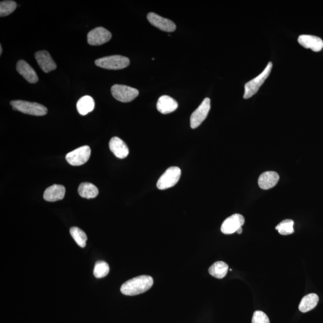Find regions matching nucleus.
Here are the masks:
<instances>
[{
  "label": "nucleus",
  "mask_w": 323,
  "mask_h": 323,
  "mask_svg": "<svg viewBox=\"0 0 323 323\" xmlns=\"http://www.w3.org/2000/svg\"><path fill=\"white\" fill-rule=\"evenodd\" d=\"M153 279L150 276L142 275L129 279L121 288L122 294L135 296L145 293L153 286Z\"/></svg>",
  "instance_id": "f257e3e1"
},
{
  "label": "nucleus",
  "mask_w": 323,
  "mask_h": 323,
  "mask_svg": "<svg viewBox=\"0 0 323 323\" xmlns=\"http://www.w3.org/2000/svg\"><path fill=\"white\" fill-rule=\"evenodd\" d=\"M273 64L270 62L266 67L263 72L253 78L245 85V91H244V99H248L257 93L260 87L264 83L265 81L270 75L272 70Z\"/></svg>",
  "instance_id": "f03ea898"
},
{
  "label": "nucleus",
  "mask_w": 323,
  "mask_h": 323,
  "mask_svg": "<svg viewBox=\"0 0 323 323\" xmlns=\"http://www.w3.org/2000/svg\"><path fill=\"white\" fill-rule=\"evenodd\" d=\"M13 110L21 111L27 115L33 116H44L48 113L47 108L37 102H31L22 100H15L10 102Z\"/></svg>",
  "instance_id": "7ed1b4c3"
},
{
  "label": "nucleus",
  "mask_w": 323,
  "mask_h": 323,
  "mask_svg": "<svg viewBox=\"0 0 323 323\" xmlns=\"http://www.w3.org/2000/svg\"><path fill=\"white\" fill-rule=\"evenodd\" d=\"M96 66L107 70H121L129 66L130 61L127 57L121 55L105 56L97 59Z\"/></svg>",
  "instance_id": "20e7f679"
},
{
  "label": "nucleus",
  "mask_w": 323,
  "mask_h": 323,
  "mask_svg": "<svg viewBox=\"0 0 323 323\" xmlns=\"http://www.w3.org/2000/svg\"><path fill=\"white\" fill-rule=\"evenodd\" d=\"M181 174V170L178 167H172L168 168L157 181V188L165 190L174 186L180 180Z\"/></svg>",
  "instance_id": "39448f33"
},
{
  "label": "nucleus",
  "mask_w": 323,
  "mask_h": 323,
  "mask_svg": "<svg viewBox=\"0 0 323 323\" xmlns=\"http://www.w3.org/2000/svg\"><path fill=\"white\" fill-rule=\"evenodd\" d=\"M111 94L115 99L122 102H129L139 94L137 89L126 85H115L111 87Z\"/></svg>",
  "instance_id": "423d86ee"
},
{
  "label": "nucleus",
  "mask_w": 323,
  "mask_h": 323,
  "mask_svg": "<svg viewBox=\"0 0 323 323\" xmlns=\"http://www.w3.org/2000/svg\"><path fill=\"white\" fill-rule=\"evenodd\" d=\"M91 153V149L89 146L80 147L68 153L66 160L73 166H80L85 164L90 158Z\"/></svg>",
  "instance_id": "0eeeda50"
},
{
  "label": "nucleus",
  "mask_w": 323,
  "mask_h": 323,
  "mask_svg": "<svg viewBox=\"0 0 323 323\" xmlns=\"http://www.w3.org/2000/svg\"><path fill=\"white\" fill-rule=\"evenodd\" d=\"M211 101L206 98L197 109L192 113L191 118V126L192 129L197 128L205 120L211 108Z\"/></svg>",
  "instance_id": "6e6552de"
},
{
  "label": "nucleus",
  "mask_w": 323,
  "mask_h": 323,
  "mask_svg": "<svg viewBox=\"0 0 323 323\" xmlns=\"http://www.w3.org/2000/svg\"><path fill=\"white\" fill-rule=\"evenodd\" d=\"M111 34L103 27H97L88 34V43L92 46H100L107 43L111 39Z\"/></svg>",
  "instance_id": "1a4fd4ad"
},
{
  "label": "nucleus",
  "mask_w": 323,
  "mask_h": 323,
  "mask_svg": "<svg viewBox=\"0 0 323 323\" xmlns=\"http://www.w3.org/2000/svg\"><path fill=\"white\" fill-rule=\"evenodd\" d=\"M245 223V219L240 214H235L228 217L223 223L221 226V231L224 234L229 235L237 232L239 228L243 226Z\"/></svg>",
  "instance_id": "9d476101"
},
{
  "label": "nucleus",
  "mask_w": 323,
  "mask_h": 323,
  "mask_svg": "<svg viewBox=\"0 0 323 323\" xmlns=\"http://www.w3.org/2000/svg\"><path fill=\"white\" fill-rule=\"evenodd\" d=\"M148 19L151 25L166 32H173L175 30L176 25L172 21L161 17L154 13H149Z\"/></svg>",
  "instance_id": "9b49d317"
},
{
  "label": "nucleus",
  "mask_w": 323,
  "mask_h": 323,
  "mask_svg": "<svg viewBox=\"0 0 323 323\" xmlns=\"http://www.w3.org/2000/svg\"><path fill=\"white\" fill-rule=\"evenodd\" d=\"M35 58L41 69L45 73H50L56 69V64L48 51L46 50L37 51L35 54Z\"/></svg>",
  "instance_id": "f8f14e48"
},
{
  "label": "nucleus",
  "mask_w": 323,
  "mask_h": 323,
  "mask_svg": "<svg viewBox=\"0 0 323 323\" xmlns=\"http://www.w3.org/2000/svg\"><path fill=\"white\" fill-rule=\"evenodd\" d=\"M298 42L306 49H310L314 51H320L323 48V41L320 37L311 35H301L298 38Z\"/></svg>",
  "instance_id": "ddd939ff"
},
{
  "label": "nucleus",
  "mask_w": 323,
  "mask_h": 323,
  "mask_svg": "<svg viewBox=\"0 0 323 323\" xmlns=\"http://www.w3.org/2000/svg\"><path fill=\"white\" fill-rule=\"evenodd\" d=\"M109 147L110 150L119 159H124L128 156V148L124 141L119 137H115L111 138Z\"/></svg>",
  "instance_id": "4468645a"
},
{
  "label": "nucleus",
  "mask_w": 323,
  "mask_h": 323,
  "mask_svg": "<svg viewBox=\"0 0 323 323\" xmlns=\"http://www.w3.org/2000/svg\"><path fill=\"white\" fill-rule=\"evenodd\" d=\"M16 70L25 80L30 83H36L39 77L34 70L27 62L24 60L19 61L16 65Z\"/></svg>",
  "instance_id": "2eb2a0df"
},
{
  "label": "nucleus",
  "mask_w": 323,
  "mask_h": 323,
  "mask_svg": "<svg viewBox=\"0 0 323 323\" xmlns=\"http://www.w3.org/2000/svg\"><path fill=\"white\" fill-rule=\"evenodd\" d=\"M65 194H66V188L64 186L59 184H54L46 189L43 198L46 201L55 202L63 199Z\"/></svg>",
  "instance_id": "dca6fc26"
},
{
  "label": "nucleus",
  "mask_w": 323,
  "mask_h": 323,
  "mask_svg": "<svg viewBox=\"0 0 323 323\" xmlns=\"http://www.w3.org/2000/svg\"><path fill=\"white\" fill-rule=\"evenodd\" d=\"M178 103L173 98L163 96L159 98L157 103V109L162 114H169L177 110Z\"/></svg>",
  "instance_id": "f3484780"
},
{
  "label": "nucleus",
  "mask_w": 323,
  "mask_h": 323,
  "mask_svg": "<svg viewBox=\"0 0 323 323\" xmlns=\"http://www.w3.org/2000/svg\"><path fill=\"white\" fill-rule=\"evenodd\" d=\"M279 177L277 173L268 172L260 175L258 184L262 189L268 190L273 188L278 183Z\"/></svg>",
  "instance_id": "a211bd4d"
},
{
  "label": "nucleus",
  "mask_w": 323,
  "mask_h": 323,
  "mask_svg": "<svg viewBox=\"0 0 323 323\" xmlns=\"http://www.w3.org/2000/svg\"><path fill=\"white\" fill-rule=\"evenodd\" d=\"M319 300L318 295L315 293H311V294L304 297L301 300L299 305H298V309L302 313H307L316 307Z\"/></svg>",
  "instance_id": "6ab92c4d"
},
{
  "label": "nucleus",
  "mask_w": 323,
  "mask_h": 323,
  "mask_svg": "<svg viewBox=\"0 0 323 323\" xmlns=\"http://www.w3.org/2000/svg\"><path fill=\"white\" fill-rule=\"evenodd\" d=\"M95 107L94 100L90 96L81 97L77 103V109L81 115H86L93 111Z\"/></svg>",
  "instance_id": "aec40b11"
},
{
  "label": "nucleus",
  "mask_w": 323,
  "mask_h": 323,
  "mask_svg": "<svg viewBox=\"0 0 323 323\" xmlns=\"http://www.w3.org/2000/svg\"><path fill=\"white\" fill-rule=\"evenodd\" d=\"M78 194L80 197L86 198V199H92L95 198L99 195V189L90 183H83L80 184L78 189Z\"/></svg>",
  "instance_id": "412c9836"
},
{
  "label": "nucleus",
  "mask_w": 323,
  "mask_h": 323,
  "mask_svg": "<svg viewBox=\"0 0 323 323\" xmlns=\"http://www.w3.org/2000/svg\"><path fill=\"white\" fill-rule=\"evenodd\" d=\"M229 267L226 263L222 261L216 262L209 268V273L214 277L222 279L226 275Z\"/></svg>",
  "instance_id": "4be33fe9"
},
{
  "label": "nucleus",
  "mask_w": 323,
  "mask_h": 323,
  "mask_svg": "<svg viewBox=\"0 0 323 323\" xmlns=\"http://www.w3.org/2000/svg\"><path fill=\"white\" fill-rule=\"evenodd\" d=\"M70 232L77 245L81 248H85L87 239H88L86 233L80 228L77 227H72L70 229Z\"/></svg>",
  "instance_id": "5701e85b"
},
{
  "label": "nucleus",
  "mask_w": 323,
  "mask_h": 323,
  "mask_svg": "<svg viewBox=\"0 0 323 323\" xmlns=\"http://www.w3.org/2000/svg\"><path fill=\"white\" fill-rule=\"evenodd\" d=\"M109 266L106 262L99 261L95 265L94 275L97 278H101L106 276L109 273Z\"/></svg>",
  "instance_id": "b1692460"
},
{
  "label": "nucleus",
  "mask_w": 323,
  "mask_h": 323,
  "mask_svg": "<svg viewBox=\"0 0 323 323\" xmlns=\"http://www.w3.org/2000/svg\"><path fill=\"white\" fill-rule=\"evenodd\" d=\"M293 225H294V222L292 220L287 219L285 221L281 222L280 224L276 226V230H278V232L281 235H288L292 234L294 233V229H293Z\"/></svg>",
  "instance_id": "393cba45"
},
{
  "label": "nucleus",
  "mask_w": 323,
  "mask_h": 323,
  "mask_svg": "<svg viewBox=\"0 0 323 323\" xmlns=\"http://www.w3.org/2000/svg\"><path fill=\"white\" fill-rule=\"evenodd\" d=\"M17 7L14 1H2L0 2V16L4 17L12 13Z\"/></svg>",
  "instance_id": "a878e982"
},
{
  "label": "nucleus",
  "mask_w": 323,
  "mask_h": 323,
  "mask_svg": "<svg viewBox=\"0 0 323 323\" xmlns=\"http://www.w3.org/2000/svg\"><path fill=\"white\" fill-rule=\"evenodd\" d=\"M252 323H270V321L267 314L261 311H256L252 316Z\"/></svg>",
  "instance_id": "bb28decb"
},
{
  "label": "nucleus",
  "mask_w": 323,
  "mask_h": 323,
  "mask_svg": "<svg viewBox=\"0 0 323 323\" xmlns=\"http://www.w3.org/2000/svg\"><path fill=\"white\" fill-rule=\"evenodd\" d=\"M242 232H243L242 227L239 228V229L237 230V231L238 234H241V233H242Z\"/></svg>",
  "instance_id": "cd10ccee"
},
{
  "label": "nucleus",
  "mask_w": 323,
  "mask_h": 323,
  "mask_svg": "<svg viewBox=\"0 0 323 323\" xmlns=\"http://www.w3.org/2000/svg\"><path fill=\"white\" fill-rule=\"evenodd\" d=\"M2 52V46L0 45V55H1Z\"/></svg>",
  "instance_id": "c85d7f7f"
}]
</instances>
